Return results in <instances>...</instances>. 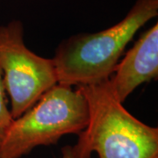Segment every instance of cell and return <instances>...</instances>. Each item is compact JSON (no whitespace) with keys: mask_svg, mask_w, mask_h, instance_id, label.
<instances>
[{"mask_svg":"<svg viewBox=\"0 0 158 158\" xmlns=\"http://www.w3.org/2000/svg\"><path fill=\"white\" fill-rule=\"evenodd\" d=\"M157 14L158 0H136L126 17L113 27L64 40L52 58L58 84L78 87L110 78L130 40Z\"/></svg>","mask_w":158,"mask_h":158,"instance_id":"6da1fadb","label":"cell"},{"mask_svg":"<svg viewBox=\"0 0 158 158\" xmlns=\"http://www.w3.org/2000/svg\"><path fill=\"white\" fill-rule=\"evenodd\" d=\"M77 89L89 106L86 130L92 152L99 158H158V128L125 109L109 79Z\"/></svg>","mask_w":158,"mask_h":158,"instance_id":"7a4b0ae2","label":"cell"},{"mask_svg":"<svg viewBox=\"0 0 158 158\" xmlns=\"http://www.w3.org/2000/svg\"><path fill=\"white\" fill-rule=\"evenodd\" d=\"M89 120V106L82 92L56 84L13 120L0 147V158H21L34 148L56 144L63 135H79Z\"/></svg>","mask_w":158,"mask_h":158,"instance_id":"3957f363","label":"cell"},{"mask_svg":"<svg viewBox=\"0 0 158 158\" xmlns=\"http://www.w3.org/2000/svg\"><path fill=\"white\" fill-rule=\"evenodd\" d=\"M0 69L14 119L58 84L53 60L40 56L25 45L19 20L0 27Z\"/></svg>","mask_w":158,"mask_h":158,"instance_id":"277c9868","label":"cell"},{"mask_svg":"<svg viewBox=\"0 0 158 158\" xmlns=\"http://www.w3.org/2000/svg\"><path fill=\"white\" fill-rule=\"evenodd\" d=\"M109 81L121 103L138 86L158 76V25L144 32L124 59L116 65Z\"/></svg>","mask_w":158,"mask_h":158,"instance_id":"5b68a950","label":"cell"},{"mask_svg":"<svg viewBox=\"0 0 158 158\" xmlns=\"http://www.w3.org/2000/svg\"><path fill=\"white\" fill-rule=\"evenodd\" d=\"M78 141L75 145H67L62 149V158H91V149L87 130L78 135Z\"/></svg>","mask_w":158,"mask_h":158,"instance_id":"8992f818","label":"cell"},{"mask_svg":"<svg viewBox=\"0 0 158 158\" xmlns=\"http://www.w3.org/2000/svg\"><path fill=\"white\" fill-rule=\"evenodd\" d=\"M14 118L11 116V111L8 110L6 101V88L3 80V73L0 69V147L6 139L11 128Z\"/></svg>","mask_w":158,"mask_h":158,"instance_id":"52a82bcc","label":"cell"}]
</instances>
